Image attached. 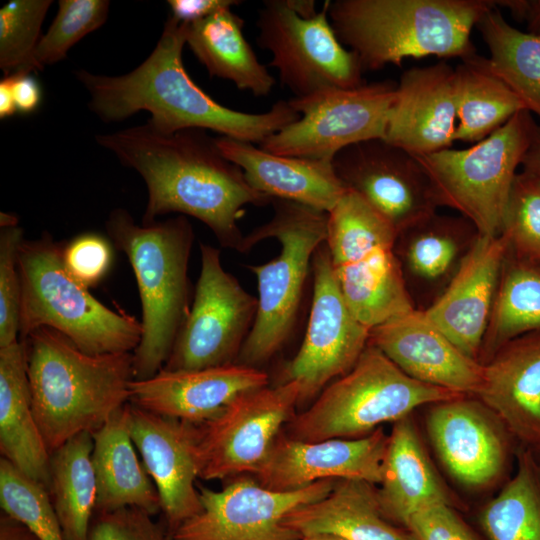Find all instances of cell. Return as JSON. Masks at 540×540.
Segmentation results:
<instances>
[{
	"label": "cell",
	"mask_w": 540,
	"mask_h": 540,
	"mask_svg": "<svg viewBox=\"0 0 540 540\" xmlns=\"http://www.w3.org/2000/svg\"><path fill=\"white\" fill-rule=\"evenodd\" d=\"M171 16L179 22L191 24L241 1L235 0H169Z\"/></svg>",
	"instance_id": "cell-46"
},
{
	"label": "cell",
	"mask_w": 540,
	"mask_h": 540,
	"mask_svg": "<svg viewBox=\"0 0 540 540\" xmlns=\"http://www.w3.org/2000/svg\"><path fill=\"white\" fill-rule=\"evenodd\" d=\"M107 0H60L57 14L41 36L30 64V73L66 58L68 51L107 20Z\"/></svg>",
	"instance_id": "cell-39"
},
{
	"label": "cell",
	"mask_w": 540,
	"mask_h": 540,
	"mask_svg": "<svg viewBox=\"0 0 540 540\" xmlns=\"http://www.w3.org/2000/svg\"><path fill=\"white\" fill-rule=\"evenodd\" d=\"M96 477L95 513L126 507L154 516L161 511L157 489L136 453L129 430V403L92 433Z\"/></svg>",
	"instance_id": "cell-29"
},
{
	"label": "cell",
	"mask_w": 540,
	"mask_h": 540,
	"mask_svg": "<svg viewBox=\"0 0 540 540\" xmlns=\"http://www.w3.org/2000/svg\"><path fill=\"white\" fill-rule=\"evenodd\" d=\"M328 8L329 0L314 17L302 18L286 0H266L258 12L257 44L272 54L269 66L296 98L365 83L359 59L338 39Z\"/></svg>",
	"instance_id": "cell-12"
},
{
	"label": "cell",
	"mask_w": 540,
	"mask_h": 540,
	"mask_svg": "<svg viewBox=\"0 0 540 540\" xmlns=\"http://www.w3.org/2000/svg\"><path fill=\"white\" fill-rule=\"evenodd\" d=\"M105 227L137 281L143 331L133 352V375L134 380L148 379L164 367L191 308L193 228L184 215L139 225L122 208L110 212Z\"/></svg>",
	"instance_id": "cell-5"
},
{
	"label": "cell",
	"mask_w": 540,
	"mask_h": 540,
	"mask_svg": "<svg viewBox=\"0 0 540 540\" xmlns=\"http://www.w3.org/2000/svg\"><path fill=\"white\" fill-rule=\"evenodd\" d=\"M17 112L11 86V79L3 77L0 81V118L5 119Z\"/></svg>",
	"instance_id": "cell-51"
},
{
	"label": "cell",
	"mask_w": 540,
	"mask_h": 540,
	"mask_svg": "<svg viewBox=\"0 0 540 540\" xmlns=\"http://www.w3.org/2000/svg\"><path fill=\"white\" fill-rule=\"evenodd\" d=\"M461 396L417 381L368 343L356 364L329 383L313 404L289 421V437L314 442L358 438L424 405Z\"/></svg>",
	"instance_id": "cell-9"
},
{
	"label": "cell",
	"mask_w": 540,
	"mask_h": 540,
	"mask_svg": "<svg viewBox=\"0 0 540 540\" xmlns=\"http://www.w3.org/2000/svg\"><path fill=\"white\" fill-rule=\"evenodd\" d=\"M300 401L296 381L249 390L222 412L197 425L196 459L199 478L216 480L257 473L279 431L294 416Z\"/></svg>",
	"instance_id": "cell-14"
},
{
	"label": "cell",
	"mask_w": 540,
	"mask_h": 540,
	"mask_svg": "<svg viewBox=\"0 0 540 540\" xmlns=\"http://www.w3.org/2000/svg\"><path fill=\"white\" fill-rule=\"evenodd\" d=\"M301 540H347L343 537L332 534H315L302 538Z\"/></svg>",
	"instance_id": "cell-54"
},
{
	"label": "cell",
	"mask_w": 540,
	"mask_h": 540,
	"mask_svg": "<svg viewBox=\"0 0 540 540\" xmlns=\"http://www.w3.org/2000/svg\"><path fill=\"white\" fill-rule=\"evenodd\" d=\"M368 343L422 383L474 397L481 387L483 365L458 349L422 309L375 326Z\"/></svg>",
	"instance_id": "cell-22"
},
{
	"label": "cell",
	"mask_w": 540,
	"mask_h": 540,
	"mask_svg": "<svg viewBox=\"0 0 540 540\" xmlns=\"http://www.w3.org/2000/svg\"><path fill=\"white\" fill-rule=\"evenodd\" d=\"M426 429L446 470L461 485L482 490L506 478L520 444L478 398L429 405Z\"/></svg>",
	"instance_id": "cell-17"
},
{
	"label": "cell",
	"mask_w": 540,
	"mask_h": 540,
	"mask_svg": "<svg viewBox=\"0 0 540 540\" xmlns=\"http://www.w3.org/2000/svg\"><path fill=\"white\" fill-rule=\"evenodd\" d=\"M509 243L478 235L442 293L422 309L464 354L478 361Z\"/></svg>",
	"instance_id": "cell-21"
},
{
	"label": "cell",
	"mask_w": 540,
	"mask_h": 540,
	"mask_svg": "<svg viewBox=\"0 0 540 540\" xmlns=\"http://www.w3.org/2000/svg\"><path fill=\"white\" fill-rule=\"evenodd\" d=\"M405 528L416 540H481L457 508L444 503L420 508L409 517Z\"/></svg>",
	"instance_id": "cell-45"
},
{
	"label": "cell",
	"mask_w": 540,
	"mask_h": 540,
	"mask_svg": "<svg viewBox=\"0 0 540 540\" xmlns=\"http://www.w3.org/2000/svg\"><path fill=\"white\" fill-rule=\"evenodd\" d=\"M496 3L510 10L515 18L526 21L528 32L540 35V0H501Z\"/></svg>",
	"instance_id": "cell-48"
},
{
	"label": "cell",
	"mask_w": 540,
	"mask_h": 540,
	"mask_svg": "<svg viewBox=\"0 0 540 540\" xmlns=\"http://www.w3.org/2000/svg\"><path fill=\"white\" fill-rule=\"evenodd\" d=\"M152 517L134 507L95 513L88 540H170L167 528Z\"/></svg>",
	"instance_id": "cell-43"
},
{
	"label": "cell",
	"mask_w": 540,
	"mask_h": 540,
	"mask_svg": "<svg viewBox=\"0 0 540 540\" xmlns=\"http://www.w3.org/2000/svg\"><path fill=\"white\" fill-rule=\"evenodd\" d=\"M244 19L231 8L187 25L186 44L211 77L231 81L256 97L271 93L275 79L243 34Z\"/></svg>",
	"instance_id": "cell-31"
},
{
	"label": "cell",
	"mask_w": 540,
	"mask_h": 540,
	"mask_svg": "<svg viewBox=\"0 0 540 540\" xmlns=\"http://www.w3.org/2000/svg\"><path fill=\"white\" fill-rule=\"evenodd\" d=\"M396 87L386 80L294 97L289 103L299 118L259 147L279 156L332 161L350 145L384 139Z\"/></svg>",
	"instance_id": "cell-11"
},
{
	"label": "cell",
	"mask_w": 540,
	"mask_h": 540,
	"mask_svg": "<svg viewBox=\"0 0 540 540\" xmlns=\"http://www.w3.org/2000/svg\"><path fill=\"white\" fill-rule=\"evenodd\" d=\"M521 166L523 171L540 177V125L537 126Z\"/></svg>",
	"instance_id": "cell-50"
},
{
	"label": "cell",
	"mask_w": 540,
	"mask_h": 540,
	"mask_svg": "<svg viewBox=\"0 0 540 540\" xmlns=\"http://www.w3.org/2000/svg\"><path fill=\"white\" fill-rule=\"evenodd\" d=\"M23 240L19 226L0 228V348L19 341L18 251Z\"/></svg>",
	"instance_id": "cell-42"
},
{
	"label": "cell",
	"mask_w": 540,
	"mask_h": 540,
	"mask_svg": "<svg viewBox=\"0 0 540 540\" xmlns=\"http://www.w3.org/2000/svg\"><path fill=\"white\" fill-rule=\"evenodd\" d=\"M92 450V433L83 432L50 453L47 490L65 540L89 539L97 498Z\"/></svg>",
	"instance_id": "cell-33"
},
{
	"label": "cell",
	"mask_w": 540,
	"mask_h": 540,
	"mask_svg": "<svg viewBox=\"0 0 540 540\" xmlns=\"http://www.w3.org/2000/svg\"><path fill=\"white\" fill-rule=\"evenodd\" d=\"M336 480L276 491L248 478L232 481L220 491L198 485L202 510L186 520L170 540H301L282 524L292 510L319 500Z\"/></svg>",
	"instance_id": "cell-16"
},
{
	"label": "cell",
	"mask_w": 540,
	"mask_h": 540,
	"mask_svg": "<svg viewBox=\"0 0 540 540\" xmlns=\"http://www.w3.org/2000/svg\"><path fill=\"white\" fill-rule=\"evenodd\" d=\"M282 524L301 539L332 534L347 540H416L383 516L375 484L357 479L336 480L326 496L292 510Z\"/></svg>",
	"instance_id": "cell-28"
},
{
	"label": "cell",
	"mask_w": 540,
	"mask_h": 540,
	"mask_svg": "<svg viewBox=\"0 0 540 540\" xmlns=\"http://www.w3.org/2000/svg\"><path fill=\"white\" fill-rule=\"evenodd\" d=\"M0 451L47 489L50 452L33 413L26 344L21 339L0 348Z\"/></svg>",
	"instance_id": "cell-30"
},
{
	"label": "cell",
	"mask_w": 540,
	"mask_h": 540,
	"mask_svg": "<svg viewBox=\"0 0 540 540\" xmlns=\"http://www.w3.org/2000/svg\"><path fill=\"white\" fill-rule=\"evenodd\" d=\"M537 126L532 114L522 110L468 148L415 156L439 206L458 211L480 235H500L517 169Z\"/></svg>",
	"instance_id": "cell-10"
},
{
	"label": "cell",
	"mask_w": 540,
	"mask_h": 540,
	"mask_svg": "<svg viewBox=\"0 0 540 540\" xmlns=\"http://www.w3.org/2000/svg\"><path fill=\"white\" fill-rule=\"evenodd\" d=\"M486 43L488 69L521 100L525 109L540 118V35L511 26L496 6L475 26Z\"/></svg>",
	"instance_id": "cell-36"
},
{
	"label": "cell",
	"mask_w": 540,
	"mask_h": 540,
	"mask_svg": "<svg viewBox=\"0 0 540 540\" xmlns=\"http://www.w3.org/2000/svg\"><path fill=\"white\" fill-rule=\"evenodd\" d=\"M477 522L485 540H540V468L530 449L520 446L514 473Z\"/></svg>",
	"instance_id": "cell-37"
},
{
	"label": "cell",
	"mask_w": 540,
	"mask_h": 540,
	"mask_svg": "<svg viewBox=\"0 0 540 540\" xmlns=\"http://www.w3.org/2000/svg\"><path fill=\"white\" fill-rule=\"evenodd\" d=\"M63 262L69 274L89 288L107 274L112 262L110 242L96 233H83L63 245Z\"/></svg>",
	"instance_id": "cell-44"
},
{
	"label": "cell",
	"mask_w": 540,
	"mask_h": 540,
	"mask_svg": "<svg viewBox=\"0 0 540 540\" xmlns=\"http://www.w3.org/2000/svg\"><path fill=\"white\" fill-rule=\"evenodd\" d=\"M18 269L19 339L47 327L91 355L133 353L137 348L141 321L105 306L76 281L64 265L63 245L49 233L22 241Z\"/></svg>",
	"instance_id": "cell-6"
},
{
	"label": "cell",
	"mask_w": 540,
	"mask_h": 540,
	"mask_svg": "<svg viewBox=\"0 0 540 540\" xmlns=\"http://www.w3.org/2000/svg\"><path fill=\"white\" fill-rule=\"evenodd\" d=\"M0 540H40L31 530L5 513L0 517Z\"/></svg>",
	"instance_id": "cell-49"
},
{
	"label": "cell",
	"mask_w": 540,
	"mask_h": 540,
	"mask_svg": "<svg viewBox=\"0 0 540 540\" xmlns=\"http://www.w3.org/2000/svg\"><path fill=\"white\" fill-rule=\"evenodd\" d=\"M540 331V260L508 249L478 361L485 364L506 342Z\"/></svg>",
	"instance_id": "cell-34"
},
{
	"label": "cell",
	"mask_w": 540,
	"mask_h": 540,
	"mask_svg": "<svg viewBox=\"0 0 540 540\" xmlns=\"http://www.w3.org/2000/svg\"><path fill=\"white\" fill-rule=\"evenodd\" d=\"M457 126L455 141L475 144L526 110L517 95L477 54L455 68Z\"/></svg>",
	"instance_id": "cell-35"
},
{
	"label": "cell",
	"mask_w": 540,
	"mask_h": 540,
	"mask_svg": "<svg viewBox=\"0 0 540 540\" xmlns=\"http://www.w3.org/2000/svg\"><path fill=\"white\" fill-rule=\"evenodd\" d=\"M268 384L265 371L236 363L188 371L161 369L148 379L131 382L129 402L198 425L217 416L241 393Z\"/></svg>",
	"instance_id": "cell-24"
},
{
	"label": "cell",
	"mask_w": 540,
	"mask_h": 540,
	"mask_svg": "<svg viewBox=\"0 0 540 540\" xmlns=\"http://www.w3.org/2000/svg\"><path fill=\"white\" fill-rule=\"evenodd\" d=\"M313 295L305 336L284 368V381L300 386V401L312 399L346 374L369 342L370 329L354 316L335 277L325 243L312 259Z\"/></svg>",
	"instance_id": "cell-15"
},
{
	"label": "cell",
	"mask_w": 540,
	"mask_h": 540,
	"mask_svg": "<svg viewBox=\"0 0 540 540\" xmlns=\"http://www.w3.org/2000/svg\"><path fill=\"white\" fill-rule=\"evenodd\" d=\"M8 77L11 79L17 112L28 114L35 111L41 102V88L38 81L31 73H18Z\"/></svg>",
	"instance_id": "cell-47"
},
{
	"label": "cell",
	"mask_w": 540,
	"mask_h": 540,
	"mask_svg": "<svg viewBox=\"0 0 540 540\" xmlns=\"http://www.w3.org/2000/svg\"><path fill=\"white\" fill-rule=\"evenodd\" d=\"M21 340L33 413L50 453L95 432L129 402L133 353L91 355L47 327Z\"/></svg>",
	"instance_id": "cell-3"
},
{
	"label": "cell",
	"mask_w": 540,
	"mask_h": 540,
	"mask_svg": "<svg viewBox=\"0 0 540 540\" xmlns=\"http://www.w3.org/2000/svg\"><path fill=\"white\" fill-rule=\"evenodd\" d=\"M18 226V218L10 213H0V228Z\"/></svg>",
	"instance_id": "cell-53"
},
{
	"label": "cell",
	"mask_w": 540,
	"mask_h": 540,
	"mask_svg": "<svg viewBox=\"0 0 540 540\" xmlns=\"http://www.w3.org/2000/svg\"><path fill=\"white\" fill-rule=\"evenodd\" d=\"M379 485L383 516L399 527L405 528L409 517L427 505L463 508L434 468L409 416L394 422Z\"/></svg>",
	"instance_id": "cell-27"
},
{
	"label": "cell",
	"mask_w": 540,
	"mask_h": 540,
	"mask_svg": "<svg viewBox=\"0 0 540 540\" xmlns=\"http://www.w3.org/2000/svg\"><path fill=\"white\" fill-rule=\"evenodd\" d=\"M479 233L465 217L434 213L398 234L396 254L407 283L450 282Z\"/></svg>",
	"instance_id": "cell-32"
},
{
	"label": "cell",
	"mask_w": 540,
	"mask_h": 540,
	"mask_svg": "<svg viewBox=\"0 0 540 540\" xmlns=\"http://www.w3.org/2000/svg\"><path fill=\"white\" fill-rule=\"evenodd\" d=\"M215 142L242 169L249 184L271 200L292 201L329 213L347 191L332 161L279 156L225 136L216 137Z\"/></svg>",
	"instance_id": "cell-26"
},
{
	"label": "cell",
	"mask_w": 540,
	"mask_h": 540,
	"mask_svg": "<svg viewBox=\"0 0 540 540\" xmlns=\"http://www.w3.org/2000/svg\"><path fill=\"white\" fill-rule=\"evenodd\" d=\"M187 25L169 16L151 54L126 74L107 76L76 70V79L89 95L88 108L107 123L148 111L151 117L147 121L163 133L211 130L258 145L299 118L289 101H277L263 113H247L211 98L183 64Z\"/></svg>",
	"instance_id": "cell-2"
},
{
	"label": "cell",
	"mask_w": 540,
	"mask_h": 540,
	"mask_svg": "<svg viewBox=\"0 0 540 540\" xmlns=\"http://www.w3.org/2000/svg\"><path fill=\"white\" fill-rule=\"evenodd\" d=\"M332 166L345 188L382 215L398 234L440 207L416 157L382 138L342 149Z\"/></svg>",
	"instance_id": "cell-18"
},
{
	"label": "cell",
	"mask_w": 540,
	"mask_h": 540,
	"mask_svg": "<svg viewBox=\"0 0 540 540\" xmlns=\"http://www.w3.org/2000/svg\"><path fill=\"white\" fill-rule=\"evenodd\" d=\"M95 140L144 180L148 199L141 224L168 213L191 216L211 230L221 247L243 253L245 235L238 221L244 207L271 203L205 130L163 133L147 121Z\"/></svg>",
	"instance_id": "cell-1"
},
{
	"label": "cell",
	"mask_w": 540,
	"mask_h": 540,
	"mask_svg": "<svg viewBox=\"0 0 540 540\" xmlns=\"http://www.w3.org/2000/svg\"><path fill=\"white\" fill-rule=\"evenodd\" d=\"M495 6L494 0H335L328 15L364 72L400 67L405 58L475 55L472 29Z\"/></svg>",
	"instance_id": "cell-4"
},
{
	"label": "cell",
	"mask_w": 540,
	"mask_h": 540,
	"mask_svg": "<svg viewBox=\"0 0 540 540\" xmlns=\"http://www.w3.org/2000/svg\"><path fill=\"white\" fill-rule=\"evenodd\" d=\"M389 436L379 427L358 438L302 441L278 436L256 475L276 491L321 480L357 479L380 484Z\"/></svg>",
	"instance_id": "cell-19"
},
{
	"label": "cell",
	"mask_w": 540,
	"mask_h": 540,
	"mask_svg": "<svg viewBox=\"0 0 540 540\" xmlns=\"http://www.w3.org/2000/svg\"><path fill=\"white\" fill-rule=\"evenodd\" d=\"M531 452H532V455L537 463V465L539 466L540 468V445L535 447V448H532L530 449Z\"/></svg>",
	"instance_id": "cell-55"
},
{
	"label": "cell",
	"mask_w": 540,
	"mask_h": 540,
	"mask_svg": "<svg viewBox=\"0 0 540 540\" xmlns=\"http://www.w3.org/2000/svg\"><path fill=\"white\" fill-rule=\"evenodd\" d=\"M501 234L512 252L540 260V177L523 170L517 173Z\"/></svg>",
	"instance_id": "cell-41"
},
{
	"label": "cell",
	"mask_w": 540,
	"mask_h": 540,
	"mask_svg": "<svg viewBox=\"0 0 540 540\" xmlns=\"http://www.w3.org/2000/svg\"><path fill=\"white\" fill-rule=\"evenodd\" d=\"M0 506L40 540H65L48 490L11 462L0 459Z\"/></svg>",
	"instance_id": "cell-38"
},
{
	"label": "cell",
	"mask_w": 540,
	"mask_h": 540,
	"mask_svg": "<svg viewBox=\"0 0 540 540\" xmlns=\"http://www.w3.org/2000/svg\"><path fill=\"white\" fill-rule=\"evenodd\" d=\"M398 232L347 190L328 213V248L341 293L370 330L415 309L396 254Z\"/></svg>",
	"instance_id": "cell-8"
},
{
	"label": "cell",
	"mask_w": 540,
	"mask_h": 540,
	"mask_svg": "<svg viewBox=\"0 0 540 540\" xmlns=\"http://www.w3.org/2000/svg\"><path fill=\"white\" fill-rule=\"evenodd\" d=\"M271 203V220L250 231L243 241V253L267 238L281 245L273 260L248 266L257 279L258 307L235 363L255 368L273 357L290 337L313 256L327 238V212L281 199Z\"/></svg>",
	"instance_id": "cell-7"
},
{
	"label": "cell",
	"mask_w": 540,
	"mask_h": 540,
	"mask_svg": "<svg viewBox=\"0 0 540 540\" xmlns=\"http://www.w3.org/2000/svg\"><path fill=\"white\" fill-rule=\"evenodd\" d=\"M456 126L455 68L440 61L406 70L396 87L384 140L424 156L451 148Z\"/></svg>",
	"instance_id": "cell-23"
},
{
	"label": "cell",
	"mask_w": 540,
	"mask_h": 540,
	"mask_svg": "<svg viewBox=\"0 0 540 540\" xmlns=\"http://www.w3.org/2000/svg\"><path fill=\"white\" fill-rule=\"evenodd\" d=\"M51 0H11L0 9V69L3 77L30 73Z\"/></svg>",
	"instance_id": "cell-40"
},
{
	"label": "cell",
	"mask_w": 540,
	"mask_h": 540,
	"mask_svg": "<svg viewBox=\"0 0 540 540\" xmlns=\"http://www.w3.org/2000/svg\"><path fill=\"white\" fill-rule=\"evenodd\" d=\"M522 447L540 445V331L511 339L483 364L475 396Z\"/></svg>",
	"instance_id": "cell-25"
},
{
	"label": "cell",
	"mask_w": 540,
	"mask_h": 540,
	"mask_svg": "<svg viewBox=\"0 0 540 540\" xmlns=\"http://www.w3.org/2000/svg\"><path fill=\"white\" fill-rule=\"evenodd\" d=\"M201 270L189 314L162 369L234 364L253 326L258 299L227 272L220 250L200 244Z\"/></svg>",
	"instance_id": "cell-13"
},
{
	"label": "cell",
	"mask_w": 540,
	"mask_h": 540,
	"mask_svg": "<svg viewBox=\"0 0 540 540\" xmlns=\"http://www.w3.org/2000/svg\"><path fill=\"white\" fill-rule=\"evenodd\" d=\"M129 430L159 494L170 535L202 510L196 484L197 425L129 403Z\"/></svg>",
	"instance_id": "cell-20"
},
{
	"label": "cell",
	"mask_w": 540,
	"mask_h": 540,
	"mask_svg": "<svg viewBox=\"0 0 540 540\" xmlns=\"http://www.w3.org/2000/svg\"><path fill=\"white\" fill-rule=\"evenodd\" d=\"M289 7L302 18H312L319 11L316 10V2L313 0H286Z\"/></svg>",
	"instance_id": "cell-52"
}]
</instances>
